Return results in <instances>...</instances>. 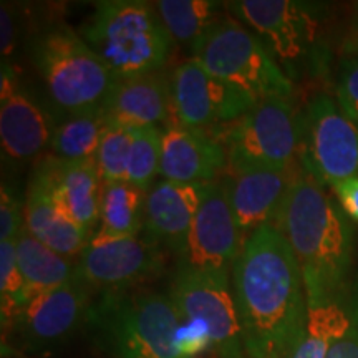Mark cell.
I'll list each match as a JSON object with an SVG mask.
<instances>
[{"label":"cell","mask_w":358,"mask_h":358,"mask_svg":"<svg viewBox=\"0 0 358 358\" xmlns=\"http://www.w3.org/2000/svg\"><path fill=\"white\" fill-rule=\"evenodd\" d=\"M87 325L111 358H181V317L169 294L146 289L101 292Z\"/></svg>","instance_id":"3"},{"label":"cell","mask_w":358,"mask_h":358,"mask_svg":"<svg viewBox=\"0 0 358 358\" xmlns=\"http://www.w3.org/2000/svg\"><path fill=\"white\" fill-rule=\"evenodd\" d=\"M274 226L301 264L307 295L345 294L355 249L352 219L325 187L302 169Z\"/></svg>","instance_id":"2"},{"label":"cell","mask_w":358,"mask_h":358,"mask_svg":"<svg viewBox=\"0 0 358 358\" xmlns=\"http://www.w3.org/2000/svg\"><path fill=\"white\" fill-rule=\"evenodd\" d=\"M30 181L42 187L66 216L95 234L103 189L95 159L65 161L47 155L34 164Z\"/></svg>","instance_id":"16"},{"label":"cell","mask_w":358,"mask_h":358,"mask_svg":"<svg viewBox=\"0 0 358 358\" xmlns=\"http://www.w3.org/2000/svg\"><path fill=\"white\" fill-rule=\"evenodd\" d=\"M133 143V129L110 124L103 133L96 151V168L103 182L127 181L128 161Z\"/></svg>","instance_id":"29"},{"label":"cell","mask_w":358,"mask_h":358,"mask_svg":"<svg viewBox=\"0 0 358 358\" xmlns=\"http://www.w3.org/2000/svg\"><path fill=\"white\" fill-rule=\"evenodd\" d=\"M106 127L108 122L101 108L66 115L60 123H55L50 155L65 161L95 159Z\"/></svg>","instance_id":"26"},{"label":"cell","mask_w":358,"mask_h":358,"mask_svg":"<svg viewBox=\"0 0 358 358\" xmlns=\"http://www.w3.org/2000/svg\"><path fill=\"white\" fill-rule=\"evenodd\" d=\"M78 34L116 78L158 73L176 47L153 3L140 0L96 2Z\"/></svg>","instance_id":"5"},{"label":"cell","mask_w":358,"mask_h":358,"mask_svg":"<svg viewBox=\"0 0 358 358\" xmlns=\"http://www.w3.org/2000/svg\"><path fill=\"white\" fill-rule=\"evenodd\" d=\"M146 192L127 181L103 182L98 234L108 237L140 236L145 222Z\"/></svg>","instance_id":"25"},{"label":"cell","mask_w":358,"mask_h":358,"mask_svg":"<svg viewBox=\"0 0 358 358\" xmlns=\"http://www.w3.org/2000/svg\"><path fill=\"white\" fill-rule=\"evenodd\" d=\"M332 191L337 196L338 204L352 221L358 222V178H350L340 181L332 186Z\"/></svg>","instance_id":"33"},{"label":"cell","mask_w":358,"mask_h":358,"mask_svg":"<svg viewBox=\"0 0 358 358\" xmlns=\"http://www.w3.org/2000/svg\"><path fill=\"white\" fill-rule=\"evenodd\" d=\"M226 169V150L213 133L174 120L166 123L161 138V178L182 185H208L217 181Z\"/></svg>","instance_id":"17"},{"label":"cell","mask_w":358,"mask_h":358,"mask_svg":"<svg viewBox=\"0 0 358 358\" xmlns=\"http://www.w3.org/2000/svg\"><path fill=\"white\" fill-rule=\"evenodd\" d=\"M227 10L254 30L292 83L324 77L330 69L329 8L297 0H239Z\"/></svg>","instance_id":"4"},{"label":"cell","mask_w":358,"mask_h":358,"mask_svg":"<svg viewBox=\"0 0 358 358\" xmlns=\"http://www.w3.org/2000/svg\"><path fill=\"white\" fill-rule=\"evenodd\" d=\"M24 229V204L12 187L2 182L0 194V241H15Z\"/></svg>","instance_id":"31"},{"label":"cell","mask_w":358,"mask_h":358,"mask_svg":"<svg viewBox=\"0 0 358 358\" xmlns=\"http://www.w3.org/2000/svg\"><path fill=\"white\" fill-rule=\"evenodd\" d=\"M92 302V289L80 280L34 294L8 334L24 353L47 355L64 347L87 324Z\"/></svg>","instance_id":"13"},{"label":"cell","mask_w":358,"mask_h":358,"mask_svg":"<svg viewBox=\"0 0 358 358\" xmlns=\"http://www.w3.org/2000/svg\"><path fill=\"white\" fill-rule=\"evenodd\" d=\"M101 111L110 124L124 128H150L168 123L171 111L169 80L159 73L116 78Z\"/></svg>","instance_id":"20"},{"label":"cell","mask_w":358,"mask_h":358,"mask_svg":"<svg viewBox=\"0 0 358 358\" xmlns=\"http://www.w3.org/2000/svg\"><path fill=\"white\" fill-rule=\"evenodd\" d=\"M15 250L19 268L32 295L78 280V261L47 248L25 226L15 239Z\"/></svg>","instance_id":"24"},{"label":"cell","mask_w":358,"mask_h":358,"mask_svg":"<svg viewBox=\"0 0 358 358\" xmlns=\"http://www.w3.org/2000/svg\"><path fill=\"white\" fill-rule=\"evenodd\" d=\"M243 245L222 181L209 182L178 267L232 274Z\"/></svg>","instance_id":"14"},{"label":"cell","mask_w":358,"mask_h":358,"mask_svg":"<svg viewBox=\"0 0 358 358\" xmlns=\"http://www.w3.org/2000/svg\"><path fill=\"white\" fill-rule=\"evenodd\" d=\"M169 297L182 324L208 337L221 358H245L231 274L176 267Z\"/></svg>","instance_id":"10"},{"label":"cell","mask_w":358,"mask_h":358,"mask_svg":"<svg viewBox=\"0 0 358 358\" xmlns=\"http://www.w3.org/2000/svg\"><path fill=\"white\" fill-rule=\"evenodd\" d=\"M297 174L295 169L226 173L221 181L244 241L259 227L275 222Z\"/></svg>","instance_id":"19"},{"label":"cell","mask_w":358,"mask_h":358,"mask_svg":"<svg viewBox=\"0 0 358 358\" xmlns=\"http://www.w3.org/2000/svg\"><path fill=\"white\" fill-rule=\"evenodd\" d=\"M358 322V307L340 295H307V319L292 358H325Z\"/></svg>","instance_id":"22"},{"label":"cell","mask_w":358,"mask_h":358,"mask_svg":"<svg viewBox=\"0 0 358 358\" xmlns=\"http://www.w3.org/2000/svg\"><path fill=\"white\" fill-rule=\"evenodd\" d=\"M194 60L259 101L266 98L290 100L294 95V83L277 65L266 43L236 17L226 15L213 27Z\"/></svg>","instance_id":"8"},{"label":"cell","mask_w":358,"mask_h":358,"mask_svg":"<svg viewBox=\"0 0 358 358\" xmlns=\"http://www.w3.org/2000/svg\"><path fill=\"white\" fill-rule=\"evenodd\" d=\"M78 280L98 292L136 289L164 271V250L145 236L108 237L95 232L80 254Z\"/></svg>","instance_id":"12"},{"label":"cell","mask_w":358,"mask_h":358,"mask_svg":"<svg viewBox=\"0 0 358 358\" xmlns=\"http://www.w3.org/2000/svg\"><path fill=\"white\" fill-rule=\"evenodd\" d=\"M52 116L24 88L10 64H2L0 75V140L3 156L15 163H29L50 150Z\"/></svg>","instance_id":"15"},{"label":"cell","mask_w":358,"mask_h":358,"mask_svg":"<svg viewBox=\"0 0 358 358\" xmlns=\"http://www.w3.org/2000/svg\"><path fill=\"white\" fill-rule=\"evenodd\" d=\"M161 138L163 129L156 127L133 129L127 178L129 185L143 191H150L153 187L161 166Z\"/></svg>","instance_id":"28"},{"label":"cell","mask_w":358,"mask_h":358,"mask_svg":"<svg viewBox=\"0 0 358 358\" xmlns=\"http://www.w3.org/2000/svg\"><path fill=\"white\" fill-rule=\"evenodd\" d=\"M27 53L47 95L66 115L101 108L116 77L64 22H48L27 37Z\"/></svg>","instance_id":"6"},{"label":"cell","mask_w":358,"mask_h":358,"mask_svg":"<svg viewBox=\"0 0 358 358\" xmlns=\"http://www.w3.org/2000/svg\"><path fill=\"white\" fill-rule=\"evenodd\" d=\"M227 155V173L289 171L299 158L301 128L292 100L266 98L234 123L211 131Z\"/></svg>","instance_id":"7"},{"label":"cell","mask_w":358,"mask_h":358,"mask_svg":"<svg viewBox=\"0 0 358 358\" xmlns=\"http://www.w3.org/2000/svg\"><path fill=\"white\" fill-rule=\"evenodd\" d=\"M173 42L194 58L213 27L226 17V3L216 0H159L153 3Z\"/></svg>","instance_id":"23"},{"label":"cell","mask_w":358,"mask_h":358,"mask_svg":"<svg viewBox=\"0 0 358 358\" xmlns=\"http://www.w3.org/2000/svg\"><path fill=\"white\" fill-rule=\"evenodd\" d=\"M169 90L174 122L204 131L234 123L259 101L217 78L194 58H187L173 70Z\"/></svg>","instance_id":"11"},{"label":"cell","mask_w":358,"mask_h":358,"mask_svg":"<svg viewBox=\"0 0 358 358\" xmlns=\"http://www.w3.org/2000/svg\"><path fill=\"white\" fill-rule=\"evenodd\" d=\"M325 358H358V322L330 347Z\"/></svg>","instance_id":"34"},{"label":"cell","mask_w":358,"mask_h":358,"mask_svg":"<svg viewBox=\"0 0 358 358\" xmlns=\"http://www.w3.org/2000/svg\"><path fill=\"white\" fill-rule=\"evenodd\" d=\"M208 185H182L166 179L155 182L146 192L141 234L176 259L181 257Z\"/></svg>","instance_id":"18"},{"label":"cell","mask_w":358,"mask_h":358,"mask_svg":"<svg viewBox=\"0 0 358 358\" xmlns=\"http://www.w3.org/2000/svg\"><path fill=\"white\" fill-rule=\"evenodd\" d=\"M232 292L248 358H292L307 319L301 264L274 224L244 241Z\"/></svg>","instance_id":"1"},{"label":"cell","mask_w":358,"mask_h":358,"mask_svg":"<svg viewBox=\"0 0 358 358\" xmlns=\"http://www.w3.org/2000/svg\"><path fill=\"white\" fill-rule=\"evenodd\" d=\"M24 226L40 243L66 257H80L93 234L70 219L42 187L30 181L24 201Z\"/></svg>","instance_id":"21"},{"label":"cell","mask_w":358,"mask_h":358,"mask_svg":"<svg viewBox=\"0 0 358 358\" xmlns=\"http://www.w3.org/2000/svg\"><path fill=\"white\" fill-rule=\"evenodd\" d=\"M301 169L324 187L358 178V127L338 101L320 92L299 111Z\"/></svg>","instance_id":"9"},{"label":"cell","mask_w":358,"mask_h":358,"mask_svg":"<svg viewBox=\"0 0 358 358\" xmlns=\"http://www.w3.org/2000/svg\"><path fill=\"white\" fill-rule=\"evenodd\" d=\"M342 55L347 57H358V3L355 7V13H353L350 25H348L345 37L342 40Z\"/></svg>","instance_id":"35"},{"label":"cell","mask_w":358,"mask_h":358,"mask_svg":"<svg viewBox=\"0 0 358 358\" xmlns=\"http://www.w3.org/2000/svg\"><path fill=\"white\" fill-rule=\"evenodd\" d=\"M337 101L348 118L358 127V57L342 55L335 80Z\"/></svg>","instance_id":"30"},{"label":"cell","mask_w":358,"mask_h":358,"mask_svg":"<svg viewBox=\"0 0 358 358\" xmlns=\"http://www.w3.org/2000/svg\"><path fill=\"white\" fill-rule=\"evenodd\" d=\"M0 25H2V43H0L2 64L12 65V57L15 55L22 38L20 8L13 7L12 3L2 2V8H0Z\"/></svg>","instance_id":"32"},{"label":"cell","mask_w":358,"mask_h":358,"mask_svg":"<svg viewBox=\"0 0 358 358\" xmlns=\"http://www.w3.org/2000/svg\"><path fill=\"white\" fill-rule=\"evenodd\" d=\"M30 297L32 292L17 262L15 241H0V312L3 332H10Z\"/></svg>","instance_id":"27"}]
</instances>
